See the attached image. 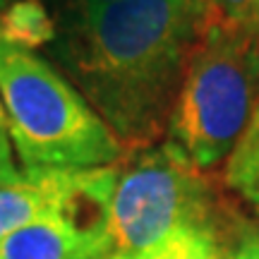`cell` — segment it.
Here are the masks:
<instances>
[{
    "label": "cell",
    "mask_w": 259,
    "mask_h": 259,
    "mask_svg": "<svg viewBox=\"0 0 259 259\" xmlns=\"http://www.w3.org/2000/svg\"><path fill=\"white\" fill-rule=\"evenodd\" d=\"M202 22L204 0H118L63 29L65 77L127 151L166 137Z\"/></svg>",
    "instance_id": "1"
},
{
    "label": "cell",
    "mask_w": 259,
    "mask_h": 259,
    "mask_svg": "<svg viewBox=\"0 0 259 259\" xmlns=\"http://www.w3.org/2000/svg\"><path fill=\"white\" fill-rule=\"evenodd\" d=\"M0 101L22 170L120 163L127 149L60 70L0 31Z\"/></svg>",
    "instance_id": "2"
},
{
    "label": "cell",
    "mask_w": 259,
    "mask_h": 259,
    "mask_svg": "<svg viewBox=\"0 0 259 259\" xmlns=\"http://www.w3.org/2000/svg\"><path fill=\"white\" fill-rule=\"evenodd\" d=\"M202 173L168 139L122 158L103 211L106 259H154L180 231L219 223Z\"/></svg>",
    "instance_id": "3"
},
{
    "label": "cell",
    "mask_w": 259,
    "mask_h": 259,
    "mask_svg": "<svg viewBox=\"0 0 259 259\" xmlns=\"http://www.w3.org/2000/svg\"><path fill=\"white\" fill-rule=\"evenodd\" d=\"M259 103V34L202 31L166 137L199 170L228 161Z\"/></svg>",
    "instance_id": "4"
},
{
    "label": "cell",
    "mask_w": 259,
    "mask_h": 259,
    "mask_svg": "<svg viewBox=\"0 0 259 259\" xmlns=\"http://www.w3.org/2000/svg\"><path fill=\"white\" fill-rule=\"evenodd\" d=\"M115 166L84 170H24L22 180L0 185V238L27 223L82 209H106Z\"/></svg>",
    "instance_id": "5"
},
{
    "label": "cell",
    "mask_w": 259,
    "mask_h": 259,
    "mask_svg": "<svg viewBox=\"0 0 259 259\" xmlns=\"http://www.w3.org/2000/svg\"><path fill=\"white\" fill-rule=\"evenodd\" d=\"M103 211L53 213L0 238V259H106Z\"/></svg>",
    "instance_id": "6"
},
{
    "label": "cell",
    "mask_w": 259,
    "mask_h": 259,
    "mask_svg": "<svg viewBox=\"0 0 259 259\" xmlns=\"http://www.w3.org/2000/svg\"><path fill=\"white\" fill-rule=\"evenodd\" d=\"M0 31L24 48L46 46L56 41V22L38 0H15L10 8L0 12Z\"/></svg>",
    "instance_id": "7"
},
{
    "label": "cell",
    "mask_w": 259,
    "mask_h": 259,
    "mask_svg": "<svg viewBox=\"0 0 259 259\" xmlns=\"http://www.w3.org/2000/svg\"><path fill=\"white\" fill-rule=\"evenodd\" d=\"M223 176H226L228 187L235 190L242 199H247L259 187V103L242 139L238 142L231 158L226 161Z\"/></svg>",
    "instance_id": "8"
},
{
    "label": "cell",
    "mask_w": 259,
    "mask_h": 259,
    "mask_svg": "<svg viewBox=\"0 0 259 259\" xmlns=\"http://www.w3.org/2000/svg\"><path fill=\"white\" fill-rule=\"evenodd\" d=\"M202 31L259 34V0H204Z\"/></svg>",
    "instance_id": "9"
},
{
    "label": "cell",
    "mask_w": 259,
    "mask_h": 259,
    "mask_svg": "<svg viewBox=\"0 0 259 259\" xmlns=\"http://www.w3.org/2000/svg\"><path fill=\"white\" fill-rule=\"evenodd\" d=\"M166 259H233L219 223L180 231L163 250Z\"/></svg>",
    "instance_id": "10"
},
{
    "label": "cell",
    "mask_w": 259,
    "mask_h": 259,
    "mask_svg": "<svg viewBox=\"0 0 259 259\" xmlns=\"http://www.w3.org/2000/svg\"><path fill=\"white\" fill-rule=\"evenodd\" d=\"M22 176H24V170L15 163V147L10 139L5 108L0 101V185H12V183L22 180Z\"/></svg>",
    "instance_id": "11"
},
{
    "label": "cell",
    "mask_w": 259,
    "mask_h": 259,
    "mask_svg": "<svg viewBox=\"0 0 259 259\" xmlns=\"http://www.w3.org/2000/svg\"><path fill=\"white\" fill-rule=\"evenodd\" d=\"M238 245L245 250L247 259H259V228L257 226H247V228H242Z\"/></svg>",
    "instance_id": "12"
},
{
    "label": "cell",
    "mask_w": 259,
    "mask_h": 259,
    "mask_svg": "<svg viewBox=\"0 0 259 259\" xmlns=\"http://www.w3.org/2000/svg\"><path fill=\"white\" fill-rule=\"evenodd\" d=\"M118 0H74V12H92V10L106 8V5H113Z\"/></svg>",
    "instance_id": "13"
},
{
    "label": "cell",
    "mask_w": 259,
    "mask_h": 259,
    "mask_svg": "<svg viewBox=\"0 0 259 259\" xmlns=\"http://www.w3.org/2000/svg\"><path fill=\"white\" fill-rule=\"evenodd\" d=\"M245 202H250V206L254 209V211H257V216H259V187L250 194V197H247V199H245Z\"/></svg>",
    "instance_id": "14"
},
{
    "label": "cell",
    "mask_w": 259,
    "mask_h": 259,
    "mask_svg": "<svg viewBox=\"0 0 259 259\" xmlns=\"http://www.w3.org/2000/svg\"><path fill=\"white\" fill-rule=\"evenodd\" d=\"M233 259H247V254H245V250H242L240 245H238V247L233 250Z\"/></svg>",
    "instance_id": "15"
},
{
    "label": "cell",
    "mask_w": 259,
    "mask_h": 259,
    "mask_svg": "<svg viewBox=\"0 0 259 259\" xmlns=\"http://www.w3.org/2000/svg\"><path fill=\"white\" fill-rule=\"evenodd\" d=\"M154 259H166V257H163V252H161V254H158V257H154Z\"/></svg>",
    "instance_id": "16"
}]
</instances>
